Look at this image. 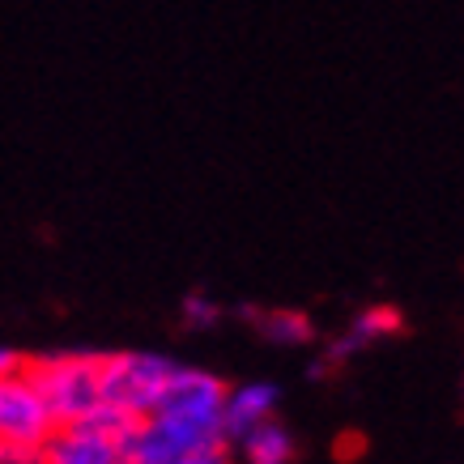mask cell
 I'll return each instance as SVG.
<instances>
[{"mask_svg":"<svg viewBox=\"0 0 464 464\" xmlns=\"http://www.w3.org/2000/svg\"><path fill=\"white\" fill-rule=\"evenodd\" d=\"M22 375L43 396L56 426H69L102 405V353H52L22 358Z\"/></svg>","mask_w":464,"mask_h":464,"instance_id":"6da1fadb","label":"cell"},{"mask_svg":"<svg viewBox=\"0 0 464 464\" xmlns=\"http://www.w3.org/2000/svg\"><path fill=\"white\" fill-rule=\"evenodd\" d=\"M170 375H175V362L158 358V353H107L102 358V401L150 418Z\"/></svg>","mask_w":464,"mask_h":464,"instance_id":"7a4b0ae2","label":"cell"},{"mask_svg":"<svg viewBox=\"0 0 464 464\" xmlns=\"http://www.w3.org/2000/svg\"><path fill=\"white\" fill-rule=\"evenodd\" d=\"M226 388L222 380H213L205 371H183L175 366V375L167 380L162 396L150 418H175V422H192V426H209L222 430V405H226Z\"/></svg>","mask_w":464,"mask_h":464,"instance_id":"3957f363","label":"cell"},{"mask_svg":"<svg viewBox=\"0 0 464 464\" xmlns=\"http://www.w3.org/2000/svg\"><path fill=\"white\" fill-rule=\"evenodd\" d=\"M52 430L56 422L26 375L22 371L5 375L0 380V443H43Z\"/></svg>","mask_w":464,"mask_h":464,"instance_id":"277c9868","label":"cell"},{"mask_svg":"<svg viewBox=\"0 0 464 464\" xmlns=\"http://www.w3.org/2000/svg\"><path fill=\"white\" fill-rule=\"evenodd\" d=\"M43 460L47 464H120V448L111 439L85 422L56 426L43 439Z\"/></svg>","mask_w":464,"mask_h":464,"instance_id":"5b68a950","label":"cell"},{"mask_svg":"<svg viewBox=\"0 0 464 464\" xmlns=\"http://www.w3.org/2000/svg\"><path fill=\"white\" fill-rule=\"evenodd\" d=\"M273 405H277V388H268V383H252V388H239V392H226L222 435H247L252 426L273 418Z\"/></svg>","mask_w":464,"mask_h":464,"instance_id":"8992f818","label":"cell"},{"mask_svg":"<svg viewBox=\"0 0 464 464\" xmlns=\"http://www.w3.org/2000/svg\"><path fill=\"white\" fill-rule=\"evenodd\" d=\"M243 451L252 464H290L295 460V435L277 422H260L243 435Z\"/></svg>","mask_w":464,"mask_h":464,"instance_id":"52a82bcc","label":"cell"},{"mask_svg":"<svg viewBox=\"0 0 464 464\" xmlns=\"http://www.w3.org/2000/svg\"><path fill=\"white\" fill-rule=\"evenodd\" d=\"M401 328V315H396L392 307H375V311H362L358 320H353V328H350V337L345 341H337L333 345V362H341L345 353H353V350H362V345H371V341H380L383 333H396Z\"/></svg>","mask_w":464,"mask_h":464,"instance_id":"ba28073f","label":"cell"},{"mask_svg":"<svg viewBox=\"0 0 464 464\" xmlns=\"http://www.w3.org/2000/svg\"><path fill=\"white\" fill-rule=\"evenodd\" d=\"M252 320L260 328V337L277 341V345H303L315 333L303 311H252Z\"/></svg>","mask_w":464,"mask_h":464,"instance_id":"9c48e42d","label":"cell"},{"mask_svg":"<svg viewBox=\"0 0 464 464\" xmlns=\"http://www.w3.org/2000/svg\"><path fill=\"white\" fill-rule=\"evenodd\" d=\"M175 464H230V456H226V439H209V443H197V448H188Z\"/></svg>","mask_w":464,"mask_h":464,"instance_id":"30bf717a","label":"cell"},{"mask_svg":"<svg viewBox=\"0 0 464 464\" xmlns=\"http://www.w3.org/2000/svg\"><path fill=\"white\" fill-rule=\"evenodd\" d=\"M0 464H47L43 443H0Z\"/></svg>","mask_w":464,"mask_h":464,"instance_id":"8fae6325","label":"cell"},{"mask_svg":"<svg viewBox=\"0 0 464 464\" xmlns=\"http://www.w3.org/2000/svg\"><path fill=\"white\" fill-rule=\"evenodd\" d=\"M188 320L213 324V320H218V307H213V303H200V298H192V303H188Z\"/></svg>","mask_w":464,"mask_h":464,"instance_id":"7c38bea8","label":"cell"}]
</instances>
